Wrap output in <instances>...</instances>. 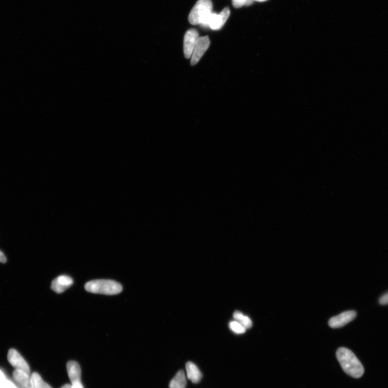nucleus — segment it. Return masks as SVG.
<instances>
[{
    "label": "nucleus",
    "instance_id": "nucleus-7",
    "mask_svg": "<svg viewBox=\"0 0 388 388\" xmlns=\"http://www.w3.org/2000/svg\"><path fill=\"white\" fill-rule=\"evenodd\" d=\"M210 42L208 36L200 37L197 40L193 52L191 64L196 65L208 49Z\"/></svg>",
    "mask_w": 388,
    "mask_h": 388
},
{
    "label": "nucleus",
    "instance_id": "nucleus-23",
    "mask_svg": "<svg viewBox=\"0 0 388 388\" xmlns=\"http://www.w3.org/2000/svg\"><path fill=\"white\" fill-rule=\"evenodd\" d=\"M61 388H71V385H69V384L65 385Z\"/></svg>",
    "mask_w": 388,
    "mask_h": 388
},
{
    "label": "nucleus",
    "instance_id": "nucleus-18",
    "mask_svg": "<svg viewBox=\"0 0 388 388\" xmlns=\"http://www.w3.org/2000/svg\"><path fill=\"white\" fill-rule=\"evenodd\" d=\"M0 388H18L16 385L6 380Z\"/></svg>",
    "mask_w": 388,
    "mask_h": 388
},
{
    "label": "nucleus",
    "instance_id": "nucleus-13",
    "mask_svg": "<svg viewBox=\"0 0 388 388\" xmlns=\"http://www.w3.org/2000/svg\"><path fill=\"white\" fill-rule=\"evenodd\" d=\"M187 381L185 373L180 371L175 375L174 378L171 380L169 388H186Z\"/></svg>",
    "mask_w": 388,
    "mask_h": 388
},
{
    "label": "nucleus",
    "instance_id": "nucleus-15",
    "mask_svg": "<svg viewBox=\"0 0 388 388\" xmlns=\"http://www.w3.org/2000/svg\"><path fill=\"white\" fill-rule=\"evenodd\" d=\"M31 380L32 388H52L49 384L44 382L40 375L34 373L31 375Z\"/></svg>",
    "mask_w": 388,
    "mask_h": 388
},
{
    "label": "nucleus",
    "instance_id": "nucleus-8",
    "mask_svg": "<svg viewBox=\"0 0 388 388\" xmlns=\"http://www.w3.org/2000/svg\"><path fill=\"white\" fill-rule=\"evenodd\" d=\"M357 315V312L354 311L344 312L331 318L328 321V325L333 328L344 327L354 320Z\"/></svg>",
    "mask_w": 388,
    "mask_h": 388
},
{
    "label": "nucleus",
    "instance_id": "nucleus-6",
    "mask_svg": "<svg viewBox=\"0 0 388 388\" xmlns=\"http://www.w3.org/2000/svg\"><path fill=\"white\" fill-rule=\"evenodd\" d=\"M8 360L11 366L16 370L21 371L30 375V368L27 362L23 358L16 350L11 349L9 351Z\"/></svg>",
    "mask_w": 388,
    "mask_h": 388
},
{
    "label": "nucleus",
    "instance_id": "nucleus-14",
    "mask_svg": "<svg viewBox=\"0 0 388 388\" xmlns=\"http://www.w3.org/2000/svg\"><path fill=\"white\" fill-rule=\"evenodd\" d=\"M234 318L236 321L239 322L241 325L244 326L246 329L251 328L253 326V322L251 318L243 314L242 312L236 311L233 315Z\"/></svg>",
    "mask_w": 388,
    "mask_h": 388
},
{
    "label": "nucleus",
    "instance_id": "nucleus-16",
    "mask_svg": "<svg viewBox=\"0 0 388 388\" xmlns=\"http://www.w3.org/2000/svg\"><path fill=\"white\" fill-rule=\"evenodd\" d=\"M229 328L233 332L238 334L245 333L247 329L237 321H233L229 323Z\"/></svg>",
    "mask_w": 388,
    "mask_h": 388
},
{
    "label": "nucleus",
    "instance_id": "nucleus-12",
    "mask_svg": "<svg viewBox=\"0 0 388 388\" xmlns=\"http://www.w3.org/2000/svg\"><path fill=\"white\" fill-rule=\"evenodd\" d=\"M187 377L194 384H198L202 378V374L199 368L192 362H188L186 364Z\"/></svg>",
    "mask_w": 388,
    "mask_h": 388
},
{
    "label": "nucleus",
    "instance_id": "nucleus-9",
    "mask_svg": "<svg viewBox=\"0 0 388 388\" xmlns=\"http://www.w3.org/2000/svg\"><path fill=\"white\" fill-rule=\"evenodd\" d=\"M73 279L70 276L62 275L52 281L51 288L55 292L62 293L73 284Z\"/></svg>",
    "mask_w": 388,
    "mask_h": 388
},
{
    "label": "nucleus",
    "instance_id": "nucleus-22",
    "mask_svg": "<svg viewBox=\"0 0 388 388\" xmlns=\"http://www.w3.org/2000/svg\"><path fill=\"white\" fill-rule=\"evenodd\" d=\"M6 261V258H5L4 254L0 251V262L2 263H5Z\"/></svg>",
    "mask_w": 388,
    "mask_h": 388
},
{
    "label": "nucleus",
    "instance_id": "nucleus-17",
    "mask_svg": "<svg viewBox=\"0 0 388 388\" xmlns=\"http://www.w3.org/2000/svg\"><path fill=\"white\" fill-rule=\"evenodd\" d=\"M254 0H233V4L235 8H240L244 5H251L254 3Z\"/></svg>",
    "mask_w": 388,
    "mask_h": 388
},
{
    "label": "nucleus",
    "instance_id": "nucleus-21",
    "mask_svg": "<svg viewBox=\"0 0 388 388\" xmlns=\"http://www.w3.org/2000/svg\"><path fill=\"white\" fill-rule=\"evenodd\" d=\"M71 388H84L81 382H78L71 384Z\"/></svg>",
    "mask_w": 388,
    "mask_h": 388
},
{
    "label": "nucleus",
    "instance_id": "nucleus-20",
    "mask_svg": "<svg viewBox=\"0 0 388 388\" xmlns=\"http://www.w3.org/2000/svg\"><path fill=\"white\" fill-rule=\"evenodd\" d=\"M6 380V379L5 378L4 374L0 371V387L2 385Z\"/></svg>",
    "mask_w": 388,
    "mask_h": 388
},
{
    "label": "nucleus",
    "instance_id": "nucleus-1",
    "mask_svg": "<svg viewBox=\"0 0 388 388\" xmlns=\"http://www.w3.org/2000/svg\"><path fill=\"white\" fill-rule=\"evenodd\" d=\"M337 358L344 371L355 379L363 377L365 369L356 355L345 347L339 348Z\"/></svg>",
    "mask_w": 388,
    "mask_h": 388
},
{
    "label": "nucleus",
    "instance_id": "nucleus-19",
    "mask_svg": "<svg viewBox=\"0 0 388 388\" xmlns=\"http://www.w3.org/2000/svg\"><path fill=\"white\" fill-rule=\"evenodd\" d=\"M380 304L381 305L388 304V292L384 294L379 300Z\"/></svg>",
    "mask_w": 388,
    "mask_h": 388
},
{
    "label": "nucleus",
    "instance_id": "nucleus-4",
    "mask_svg": "<svg viewBox=\"0 0 388 388\" xmlns=\"http://www.w3.org/2000/svg\"><path fill=\"white\" fill-rule=\"evenodd\" d=\"M199 38V33L195 29H190L186 32L184 38L183 50L186 58L192 57L195 46Z\"/></svg>",
    "mask_w": 388,
    "mask_h": 388
},
{
    "label": "nucleus",
    "instance_id": "nucleus-2",
    "mask_svg": "<svg viewBox=\"0 0 388 388\" xmlns=\"http://www.w3.org/2000/svg\"><path fill=\"white\" fill-rule=\"evenodd\" d=\"M212 11L213 3L211 0H198L190 12L189 22L192 25L200 24L202 27H208Z\"/></svg>",
    "mask_w": 388,
    "mask_h": 388
},
{
    "label": "nucleus",
    "instance_id": "nucleus-24",
    "mask_svg": "<svg viewBox=\"0 0 388 388\" xmlns=\"http://www.w3.org/2000/svg\"><path fill=\"white\" fill-rule=\"evenodd\" d=\"M267 1V0H254V1H257L259 2H262Z\"/></svg>",
    "mask_w": 388,
    "mask_h": 388
},
{
    "label": "nucleus",
    "instance_id": "nucleus-3",
    "mask_svg": "<svg viewBox=\"0 0 388 388\" xmlns=\"http://www.w3.org/2000/svg\"><path fill=\"white\" fill-rule=\"evenodd\" d=\"M85 288L89 292L105 295L119 294L123 290V287L119 282L106 279L89 281L85 284Z\"/></svg>",
    "mask_w": 388,
    "mask_h": 388
},
{
    "label": "nucleus",
    "instance_id": "nucleus-11",
    "mask_svg": "<svg viewBox=\"0 0 388 388\" xmlns=\"http://www.w3.org/2000/svg\"><path fill=\"white\" fill-rule=\"evenodd\" d=\"M13 378L18 388H32L31 377L29 374L16 370L13 373Z\"/></svg>",
    "mask_w": 388,
    "mask_h": 388
},
{
    "label": "nucleus",
    "instance_id": "nucleus-10",
    "mask_svg": "<svg viewBox=\"0 0 388 388\" xmlns=\"http://www.w3.org/2000/svg\"><path fill=\"white\" fill-rule=\"evenodd\" d=\"M67 370L71 384L81 382V369L77 362L69 361L67 365Z\"/></svg>",
    "mask_w": 388,
    "mask_h": 388
},
{
    "label": "nucleus",
    "instance_id": "nucleus-5",
    "mask_svg": "<svg viewBox=\"0 0 388 388\" xmlns=\"http://www.w3.org/2000/svg\"><path fill=\"white\" fill-rule=\"evenodd\" d=\"M230 15V10L228 7L223 9L220 14L213 12L210 15L208 27L214 30L222 29L226 23Z\"/></svg>",
    "mask_w": 388,
    "mask_h": 388
}]
</instances>
